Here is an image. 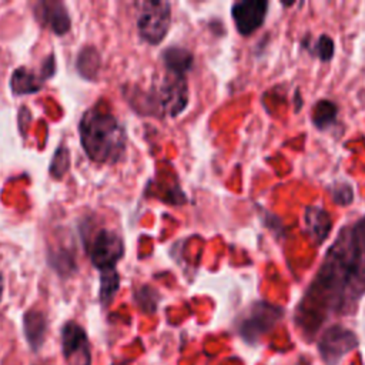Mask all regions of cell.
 <instances>
[{
  "label": "cell",
  "instance_id": "obj_9",
  "mask_svg": "<svg viewBox=\"0 0 365 365\" xmlns=\"http://www.w3.org/2000/svg\"><path fill=\"white\" fill-rule=\"evenodd\" d=\"M268 1L265 0H241L232 4L231 16L240 34L250 36L259 29L265 20Z\"/></svg>",
  "mask_w": 365,
  "mask_h": 365
},
{
  "label": "cell",
  "instance_id": "obj_14",
  "mask_svg": "<svg viewBox=\"0 0 365 365\" xmlns=\"http://www.w3.org/2000/svg\"><path fill=\"white\" fill-rule=\"evenodd\" d=\"M41 86H43V80L37 78L36 74L33 71L27 70L26 67H19L13 73L11 81H10L11 91L16 96L37 93L41 88Z\"/></svg>",
  "mask_w": 365,
  "mask_h": 365
},
{
  "label": "cell",
  "instance_id": "obj_11",
  "mask_svg": "<svg viewBox=\"0 0 365 365\" xmlns=\"http://www.w3.org/2000/svg\"><path fill=\"white\" fill-rule=\"evenodd\" d=\"M304 225L315 245H321L332 230V220L329 212L322 207L308 205L304 212Z\"/></svg>",
  "mask_w": 365,
  "mask_h": 365
},
{
  "label": "cell",
  "instance_id": "obj_2",
  "mask_svg": "<svg viewBox=\"0 0 365 365\" xmlns=\"http://www.w3.org/2000/svg\"><path fill=\"white\" fill-rule=\"evenodd\" d=\"M80 141L87 157L98 164H114L125 153L127 135L118 120L98 107L88 108L78 123Z\"/></svg>",
  "mask_w": 365,
  "mask_h": 365
},
{
  "label": "cell",
  "instance_id": "obj_10",
  "mask_svg": "<svg viewBox=\"0 0 365 365\" xmlns=\"http://www.w3.org/2000/svg\"><path fill=\"white\" fill-rule=\"evenodd\" d=\"M34 14L43 26L50 29L57 36H63L70 30L71 23L68 11L60 1H38L34 7Z\"/></svg>",
  "mask_w": 365,
  "mask_h": 365
},
{
  "label": "cell",
  "instance_id": "obj_8",
  "mask_svg": "<svg viewBox=\"0 0 365 365\" xmlns=\"http://www.w3.org/2000/svg\"><path fill=\"white\" fill-rule=\"evenodd\" d=\"M61 351L68 365H91V345L87 332L74 321L61 328Z\"/></svg>",
  "mask_w": 365,
  "mask_h": 365
},
{
  "label": "cell",
  "instance_id": "obj_7",
  "mask_svg": "<svg viewBox=\"0 0 365 365\" xmlns=\"http://www.w3.org/2000/svg\"><path fill=\"white\" fill-rule=\"evenodd\" d=\"M91 264L101 272L115 268L124 255V242L121 237L111 230H98L87 245Z\"/></svg>",
  "mask_w": 365,
  "mask_h": 365
},
{
  "label": "cell",
  "instance_id": "obj_15",
  "mask_svg": "<svg viewBox=\"0 0 365 365\" xmlns=\"http://www.w3.org/2000/svg\"><path fill=\"white\" fill-rule=\"evenodd\" d=\"M338 115V106L327 98H321L312 107L311 120L318 130H325L332 125Z\"/></svg>",
  "mask_w": 365,
  "mask_h": 365
},
{
  "label": "cell",
  "instance_id": "obj_16",
  "mask_svg": "<svg viewBox=\"0 0 365 365\" xmlns=\"http://www.w3.org/2000/svg\"><path fill=\"white\" fill-rule=\"evenodd\" d=\"M118 288H120V275H118L117 269L113 268V269L101 271L98 297H100V302L104 308H107L111 304Z\"/></svg>",
  "mask_w": 365,
  "mask_h": 365
},
{
  "label": "cell",
  "instance_id": "obj_21",
  "mask_svg": "<svg viewBox=\"0 0 365 365\" xmlns=\"http://www.w3.org/2000/svg\"><path fill=\"white\" fill-rule=\"evenodd\" d=\"M53 74H54V58H53V56H50V57L44 61V64H43V67H41V78L46 80V78L51 77Z\"/></svg>",
  "mask_w": 365,
  "mask_h": 365
},
{
  "label": "cell",
  "instance_id": "obj_12",
  "mask_svg": "<svg viewBox=\"0 0 365 365\" xmlns=\"http://www.w3.org/2000/svg\"><path fill=\"white\" fill-rule=\"evenodd\" d=\"M23 332L33 351H40L47 332V318L38 309H29L23 315Z\"/></svg>",
  "mask_w": 365,
  "mask_h": 365
},
{
  "label": "cell",
  "instance_id": "obj_6",
  "mask_svg": "<svg viewBox=\"0 0 365 365\" xmlns=\"http://www.w3.org/2000/svg\"><path fill=\"white\" fill-rule=\"evenodd\" d=\"M359 345L356 334L341 325L334 324L321 334L317 342L318 354L324 365H339L342 358L352 352Z\"/></svg>",
  "mask_w": 365,
  "mask_h": 365
},
{
  "label": "cell",
  "instance_id": "obj_1",
  "mask_svg": "<svg viewBox=\"0 0 365 365\" xmlns=\"http://www.w3.org/2000/svg\"><path fill=\"white\" fill-rule=\"evenodd\" d=\"M365 294V215L344 227L298 305L304 332H317L329 312L351 315Z\"/></svg>",
  "mask_w": 365,
  "mask_h": 365
},
{
  "label": "cell",
  "instance_id": "obj_22",
  "mask_svg": "<svg viewBox=\"0 0 365 365\" xmlns=\"http://www.w3.org/2000/svg\"><path fill=\"white\" fill-rule=\"evenodd\" d=\"M3 289H4V279L3 275L0 274V301H1V295H3Z\"/></svg>",
  "mask_w": 365,
  "mask_h": 365
},
{
  "label": "cell",
  "instance_id": "obj_3",
  "mask_svg": "<svg viewBox=\"0 0 365 365\" xmlns=\"http://www.w3.org/2000/svg\"><path fill=\"white\" fill-rule=\"evenodd\" d=\"M284 317V308L267 301L251 304L237 321V332L244 342L255 345Z\"/></svg>",
  "mask_w": 365,
  "mask_h": 365
},
{
  "label": "cell",
  "instance_id": "obj_17",
  "mask_svg": "<svg viewBox=\"0 0 365 365\" xmlns=\"http://www.w3.org/2000/svg\"><path fill=\"white\" fill-rule=\"evenodd\" d=\"M98 66H100V57L97 51L93 47L83 48L77 60L78 71L87 78H94L98 71Z\"/></svg>",
  "mask_w": 365,
  "mask_h": 365
},
{
  "label": "cell",
  "instance_id": "obj_4",
  "mask_svg": "<svg viewBox=\"0 0 365 365\" xmlns=\"http://www.w3.org/2000/svg\"><path fill=\"white\" fill-rule=\"evenodd\" d=\"M154 111L175 117L187 108L188 104V84L185 76H178L165 71L161 83L148 94Z\"/></svg>",
  "mask_w": 365,
  "mask_h": 365
},
{
  "label": "cell",
  "instance_id": "obj_19",
  "mask_svg": "<svg viewBox=\"0 0 365 365\" xmlns=\"http://www.w3.org/2000/svg\"><path fill=\"white\" fill-rule=\"evenodd\" d=\"M302 46L309 51V54L318 57L321 61H329L335 53L334 40L328 34H321L311 46Z\"/></svg>",
  "mask_w": 365,
  "mask_h": 365
},
{
  "label": "cell",
  "instance_id": "obj_18",
  "mask_svg": "<svg viewBox=\"0 0 365 365\" xmlns=\"http://www.w3.org/2000/svg\"><path fill=\"white\" fill-rule=\"evenodd\" d=\"M134 301L140 308V311H143L144 314H154L157 311L160 294L154 288L148 285H143L134 292Z\"/></svg>",
  "mask_w": 365,
  "mask_h": 365
},
{
  "label": "cell",
  "instance_id": "obj_5",
  "mask_svg": "<svg viewBox=\"0 0 365 365\" xmlns=\"http://www.w3.org/2000/svg\"><path fill=\"white\" fill-rule=\"evenodd\" d=\"M171 26V4L168 1L138 3L137 30L148 44H160Z\"/></svg>",
  "mask_w": 365,
  "mask_h": 365
},
{
  "label": "cell",
  "instance_id": "obj_20",
  "mask_svg": "<svg viewBox=\"0 0 365 365\" xmlns=\"http://www.w3.org/2000/svg\"><path fill=\"white\" fill-rule=\"evenodd\" d=\"M331 198L334 202H336L341 207L349 205L354 201V190L352 185L349 182L345 181H338L334 182L329 188H328Z\"/></svg>",
  "mask_w": 365,
  "mask_h": 365
},
{
  "label": "cell",
  "instance_id": "obj_13",
  "mask_svg": "<svg viewBox=\"0 0 365 365\" xmlns=\"http://www.w3.org/2000/svg\"><path fill=\"white\" fill-rule=\"evenodd\" d=\"M161 60L165 71L185 76L194 64V56L188 48L181 46H170L161 53Z\"/></svg>",
  "mask_w": 365,
  "mask_h": 365
}]
</instances>
